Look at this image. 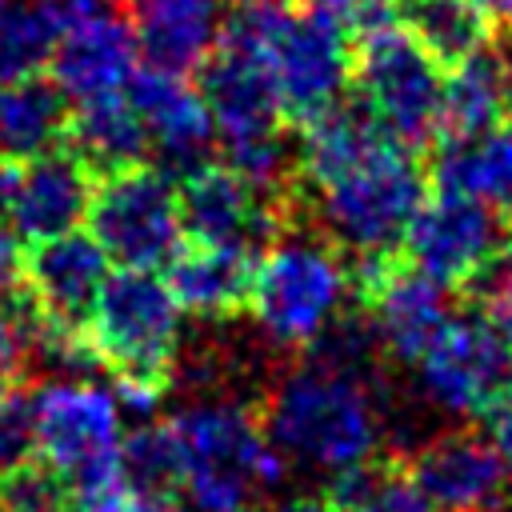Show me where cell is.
<instances>
[{"label":"cell","instance_id":"1","mask_svg":"<svg viewBox=\"0 0 512 512\" xmlns=\"http://www.w3.org/2000/svg\"><path fill=\"white\" fill-rule=\"evenodd\" d=\"M296 204L344 260L400 252L404 228L428 196L416 152L392 140L356 100H340L300 128Z\"/></svg>","mask_w":512,"mask_h":512},{"label":"cell","instance_id":"2","mask_svg":"<svg viewBox=\"0 0 512 512\" xmlns=\"http://www.w3.org/2000/svg\"><path fill=\"white\" fill-rule=\"evenodd\" d=\"M384 368L344 364L312 348L292 356L260 404L268 444L308 468L340 472L360 464L384 428V404L392 396Z\"/></svg>","mask_w":512,"mask_h":512},{"label":"cell","instance_id":"3","mask_svg":"<svg viewBox=\"0 0 512 512\" xmlns=\"http://www.w3.org/2000/svg\"><path fill=\"white\" fill-rule=\"evenodd\" d=\"M264 400L200 396L172 416L184 440V492L200 512H248L268 488L284 480V456L268 444Z\"/></svg>","mask_w":512,"mask_h":512},{"label":"cell","instance_id":"4","mask_svg":"<svg viewBox=\"0 0 512 512\" xmlns=\"http://www.w3.org/2000/svg\"><path fill=\"white\" fill-rule=\"evenodd\" d=\"M344 252L308 220L288 224L256 260L252 316L272 344L300 356L348 296Z\"/></svg>","mask_w":512,"mask_h":512},{"label":"cell","instance_id":"5","mask_svg":"<svg viewBox=\"0 0 512 512\" xmlns=\"http://www.w3.org/2000/svg\"><path fill=\"white\" fill-rule=\"evenodd\" d=\"M84 340L96 368L112 372V380L168 392L180 364V304L164 276L148 268H116L96 296Z\"/></svg>","mask_w":512,"mask_h":512},{"label":"cell","instance_id":"6","mask_svg":"<svg viewBox=\"0 0 512 512\" xmlns=\"http://www.w3.org/2000/svg\"><path fill=\"white\" fill-rule=\"evenodd\" d=\"M352 84L356 104L404 148L420 152L440 140V64L400 24L356 36Z\"/></svg>","mask_w":512,"mask_h":512},{"label":"cell","instance_id":"7","mask_svg":"<svg viewBox=\"0 0 512 512\" xmlns=\"http://www.w3.org/2000/svg\"><path fill=\"white\" fill-rule=\"evenodd\" d=\"M88 232L116 268H164L184 244L176 180L156 164L100 172L88 200Z\"/></svg>","mask_w":512,"mask_h":512},{"label":"cell","instance_id":"8","mask_svg":"<svg viewBox=\"0 0 512 512\" xmlns=\"http://www.w3.org/2000/svg\"><path fill=\"white\" fill-rule=\"evenodd\" d=\"M508 248H512V220L504 212L472 196L436 192V188L432 196L420 200L400 240V256L428 280L444 284L452 296Z\"/></svg>","mask_w":512,"mask_h":512},{"label":"cell","instance_id":"9","mask_svg":"<svg viewBox=\"0 0 512 512\" xmlns=\"http://www.w3.org/2000/svg\"><path fill=\"white\" fill-rule=\"evenodd\" d=\"M404 468L432 512H504L512 504V464L476 424L436 432L404 452Z\"/></svg>","mask_w":512,"mask_h":512},{"label":"cell","instance_id":"10","mask_svg":"<svg viewBox=\"0 0 512 512\" xmlns=\"http://www.w3.org/2000/svg\"><path fill=\"white\" fill-rule=\"evenodd\" d=\"M184 240L228 244L264 252L288 224H296V188L284 200L256 192L228 164H200L184 180H176Z\"/></svg>","mask_w":512,"mask_h":512},{"label":"cell","instance_id":"11","mask_svg":"<svg viewBox=\"0 0 512 512\" xmlns=\"http://www.w3.org/2000/svg\"><path fill=\"white\" fill-rule=\"evenodd\" d=\"M420 388L428 400L456 416H484L504 400L512 380V348L508 340L472 308L444 324L432 348L420 356Z\"/></svg>","mask_w":512,"mask_h":512},{"label":"cell","instance_id":"12","mask_svg":"<svg viewBox=\"0 0 512 512\" xmlns=\"http://www.w3.org/2000/svg\"><path fill=\"white\" fill-rule=\"evenodd\" d=\"M104 280H108V256L100 252L92 232L72 228L20 248L16 288L44 324L84 332Z\"/></svg>","mask_w":512,"mask_h":512},{"label":"cell","instance_id":"13","mask_svg":"<svg viewBox=\"0 0 512 512\" xmlns=\"http://www.w3.org/2000/svg\"><path fill=\"white\" fill-rule=\"evenodd\" d=\"M92 184H96V172L72 148L60 144L44 156L4 168L0 216L24 244L72 232L88 216Z\"/></svg>","mask_w":512,"mask_h":512},{"label":"cell","instance_id":"14","mask_svg":"<svg viewBox=\"0 0 512 512\" xmlns=\"http://www.w3.org/2000/svg\"><path fill=\"white\" fill-rule=\"evenodd\" d=\"M124 92L144 120L148 152L156 156L160 172H168L172 180H184L188 172L212 160L216 124L196 84H188V76H172V72H156L140 64Z\"/></svg>","mask_w":512,"mask_h":512},{"label":"cell","instance_id":"15","mask_svg":"<svg viewBox=\"0 0 512 512\" xmlns=\"http://www.w3.org/2000/svg\"><path fill=\"white\" fill-rule=\"evenodd\" d=\"M136 68H140V52L132 24L104 4L60 32L56 52L48 60V80L68 100L80 104L92 96L124 92Z\"/></svg>","mask_w":512,"mask_h":512},{"label":"cell","instance_id":"16","mask_svg":"<svg viewBox=\"0 0 512 512\" xmlns=\"http://www.w3.org/2000/svg\"><path fill=\"white\" fill-rule=\"evenodd\" d=\"M116 396L92 384H44L36 396V448L72 476L76 468L120 448Z\"/></svg>","mask_w":512,"mask_h":512},{"label":"cell","instance_id":"17","mask_svg":"<svg viewBox=\"0 0 512 512\" xmlns=\"http://www.w3.org/2000/svg\"><path fill=\"white\" fill-rule=\"evenodd\" d=\"M196 92H200V100L216 124V136L224 144L284 132L276 92H272L260 60L244 48H232L220 40L216 52L196 72Z\"/></svg>","mask_w":512,"mask_h":512},{"label":"cell","instance_id":"18","mask_svg":"<svg viewBox=\"0 0 512 512\" xmlns=\"http://www.w3.org/2000/svg\"><path fill=\"white\" fill-rule=\"evenodd\" d=\"M256 260L260 252H248V248L184 240L176 256L164 264V284L180 304V312L212 324L236 320L240 312L252 308Z\"/></svg>","mask_w":512,"mask_h":512},{"label":"cell","instance_id":"19","mask_svg":"<svg viewBox=\"0 0 512 512\" xmlns=\"http://www.w3.org/2000/svg\"><path fill=\"white\" fill-rule=\"evenodd\" d=\"M228 0H136L132 36L148 68L192 76L216 52Z\"/></svg>","mask_w":512,"mask_h":512},{"label":"cell","instance_id":"20","mask_svg":"<svg viewBox=\"0 0 512 512\" xmlns=\"http://www.w3.org/2000/svg\"><path fill=\"white\" fill-rule=\"evenodd\" d=\"M428 180L436 192L472 196L512 220V124L480 136H440L428 156Z\"/></svg>","mask_w":512,"mask_h":512},{"label":"cell","instance_id":"21","mask_svg":"<svg viewBox=\"0 0 512 512\" xmlns=\"http://www.w3.org/2000/svg\"><path fill=\"white\" fill-rule=\"evenodd\" d=\"M68 96L40 76H0V164H24L60 148Z\"/></svg>","mask_w":512,"mask_h":512},{"label":"cell","instance_id":"22","mask_svg":"<svg viewBox=\"0 0 512 512\" xmlns=\"http://www.w3.org/2000/svg\"><path fill=\"white\" fill-rule=\"evenodd\" d=\"M64 148H72L100 176V172L140 164L148 156V132L128 92H108V96L80 100L68 112Z\"/></svg>","mask_w":512,"mask_h":512},{"label":"cell","instance_id":"23","mask_svg":"<svg viewBox=\"0 0 512 512\" xmlns=\"http://www.w3.org/2000/svg\"><path fill=\"white\" fill-rule=\"evenodd\" d=\"M508 120V72L500 52L480 48L476 56L448 68L440 88V136H480Z\"/></svg>","mask_w":512,"mask_h":512},{"label":"cell","instance_id":"24","mask_svg":"<svg viewBox=\"0 0 512 512\" xmlns=\"http://www.w3.org/2000/svg\"><path fill=\"white\" fill-rule=\"evenodd\" d=\"M396 24L440 68H456L492 40V20L472 0H396Z\"/></svg>","mask_w":512,"mask_h":512},{"label":"cell","instance_id":"25","mask_svg":"<svg viewBox=\"0 0 512 512\" xmlns=\"http://www.w3.org/2000/svg\"><path fill=\"white\" fill-rule=\"evenodd\" d=\"M332 512H432L404 468V452H376L328 484Z\"/></svg>","mask_w":512,"mask_h":512},{"label":"cell","instance_id":"26","mask_svg":"<svg viewBox=\"0 0 512 512\" xmlns=\"http://www.w3.org/2000/svg\"><path fill=\"white\" fill-rule=\"evenodd\" d=\"M120 468L132 488V496L148 500H176L184 492V440L172 420L140 424L124 444H120Z\"/></svg>","mask_w":512,"mask_h":512},{"label":"cell","instance_id":"27","mask_svg":"<svg viewBox=\"0 0 512 512\" xmlns=\"http://www.w3.org/2000/svg\"><path fill=\"white\" fill-rule=\"evenodd\" d=\"M60 16L48 0L0 4V76H40L60 40Z\"/></svg>","mask_w":512,"mask_h":512},{"label":"cell","instance_id":"28","mask_svg":"<svg viewBox=\"0 0 512 512\" xmlns=\"http://www.w3.org/2000/svg\"><path fill=\"white\" fill-rule=\"evenodd\" d=\"M0 512H72L68 476L32 448L16 464L0 468Z\"/></svg>","mask_w":512,"mask_h":512},{"label":"cell","instance_id":"29","mask_svg":"<svg viewBox=\"0 0 512 512\" xmlns=\"http://www.w3.org/2000/svg\"><path fill=\"white\" fill-rule=\"evenodd\" d=\"M36 380H16L0 388V468L16 464L36 448Z\"/></svg>","mask_w":512,"mask_h":512},{"label":"cell","instance_id":"30","mask_svg":"<svg viewBox=\"0 0 512 512\" xmlns=\"http://www.w3.org/2000/svg\"><path fill=\"white\" fill-rule=\"evenodd\" d=\"M308 8L332 16L344 32L364 36L384 24H396V0H304Z\"/></svg>","mask_w":512,"mask_h":512},{"label":"cell","instance_id":"31","mask_svg":"<svg viewBox=\"0 0 512 512\" xmlns=\"http://www.w3.org/2000/svg\"><path fill=\"white\" fill-rule=\"evenodd\" d=\"M16 380H36V376H32V364H28L24 324H20L16 308L0 296V388H8Z\"/></svg>","mask_w":512,"mask_h":512},{"label":"cell","instance_id":"32","mask_svg":"<svg viewBox=\"0 0 512 512\" xmlns=\"http://www.w3.org/2000/svg\"><path fill=\"white\" fill-rule=\"evenodd\" d=\"M20 280V240L16 232L0 220V296H8Z\"/></svg>","mask_w":512,"mask_h":512},{"label":"cell","instance_id":"33","mask_svg":"<svg viewBox=\"0 0 512 512\" xmlns=\"http://www.w3.org/2000/svg\"><path fill=\"white\" fill-rule=\"evenodd\" d=\"M268 512H332V504H328V496L320 492H300V496H288V500H280V504H272Z\"/></svg>","mask_w":512,"mask_h":512},{"label":"cell","instance_id":"34","mask_svg":"<svg viewBox=\"0 0 512 512\" xmlns=\"http://www.w3.org/2000/svg\"><path fill=\"white\" fill-rule=\"evenodd\" d=\"M472 4L492 20V28L512 32V0H472Z\"/></svg>","mask_w":512,"mask_h":512},{"label":"cell","instance_id":"35","mask_svg":"<svg viewBox=\"0 0 512 512\" xmlns=\"http://www.w3.org/2000/svg\"><path fill=\"white\" fill-rule=\"evenodd\" d=\"M128 512H184L176 500H148V496H132Z\"/></svg>","mask_w":512,"mask_h":512},{"label":"cell","instance_id":"36","mask_svg":"<svg viewBox=\"0 0 512 512\" xmlns=\"http://www.w3.org/2000/svg\"><path fill=\"white\" fill-rule=\"evenodd\" d=\"M504 48H500V60H504V72H508V120H512V32H504Z\"/></svg>","mask_w":512,"mask_h":512},{"label":"cell","instance_id":"37","mask_svg":"<svg viewBox=\"0 0 512 512\" xmlns=\"http://www.w3.org/2000/svg\"><path fill=\"white\" fill-rule=\"evenodd\" d=\"M504 400H508V404H512V380H508V392H504Z\"/></svg>","mask_w":512,"mask_h":512},{"label":"cell","instance_id":"38","mask_svg":"<svg viewBox=\"0 0 512 512\" xmlns=\"http://www.w3.org/2000/svg\"><path fill=\"white\" fill-rule=\"evenodd\" d=\"M0 188H4V164H0Z\"/></svg>","mask_w":512,"mask_h":512},{"label":"cell","instance_id":"39","mask_svg":"<svg viewBox=\"0 0 512 512\" xmlns=\"http://www.w3.org/2000/svg\"><path fill=\"white\" fill-rule=\"evenodd\" d=\"M116 4H136V0H116Z\"/></svg>","mask_w":512,"mask_h":512},{"label":"cell","instance_id":"40","mask_svg":"<svg viewBox=\"0 0 512 512\" xmlns=\"http://www.w3.org/2000/svg\"><path fill=\"white\" fill-rule=\"evenodd\" d=\"M0 4H4V0H0Z\"/></svg>","mask_w":512,"mask_h":512}]
</instances>
